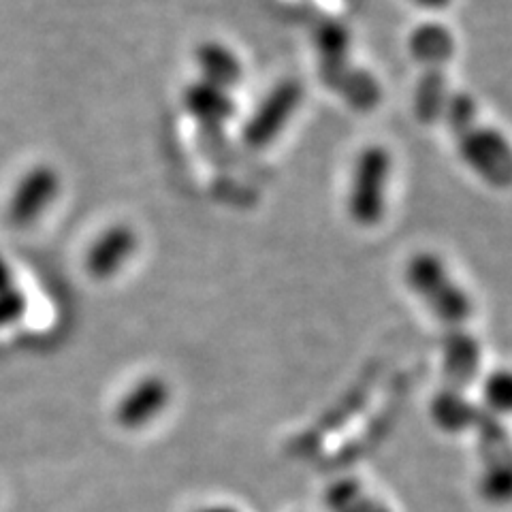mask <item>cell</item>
I'll return each instance as SVG.
<instances>
[{"label": "cell", "instance_id": "3", "mask_svg": "<svg viewBox=\"0 0 512 512\" xmlns=\"http://www.w3.org/2000/svg\"><path fill=\"white\" fill-rule=\"evenodd\" d=\"M393 180V154L380 143H370L357 152L350 169L346 214L359 229H376L389 210Z\"/></svg>", "mask_w": 512, "mask_h": 512}, {"label": "cell", "instance_id": "6", "mask_svg": "<svg viewBox=\"0 0 512 512\" xmlns=\"http://www.w3.org/2000/svg\"><path fill=\"white\" fill-rule=\"evenodd\" d=\"M303 99V88L295 79H286L271 90L254 111L244 128V141L250 148L259 150L269 146L295 116Z\"/></svg>", "mask_w": 512, "mask_h": 512}, {"label": "cell", "instance_id": "5", "mask_svg": "<svg viewBox=\"0 0 512 512\" xmlns=\"http://www.w3.org/2000/svg\"><path fill=\"white\" fill-rule=\"evenodd\" d=\"M171 406V384L150 374L135 380L114 406V421L126 431H139L156 423Z\"/></svg>", "mask_w": 512, "mask_h": 512}, {"label": "cell", "instance_id": "10", "mask_svg": "<svg viewBox=\"0 0 512 512\" xmlns=\"http://www.w3.org/2000/svg\"><path fill=\"white\" fill-rule=\"evenodd\" d=\"M451 94L453 92L448 90L446 67H423V75L414 92L416 118L429 126L442 122L444 109L448 99H451Z\"/></svg>", "mask_w": 512, "mask_h": 512}, {"label": "cell", "instance_id": "12", "mask_svg": "<svg viewBox=\"0 0 512 512\" xmlns=\"http://www.w3.org/2000/svg\"><path fill=\"white\" fill-rule=\"evenodd\" d=\"M28 312V299L22 288L15 284L0 291V329L18 325Z\"/></svg>", "mask_w": 512, "mask_h": 512}, {"label": "cell", "instance_id": "1", "mask_svg": "<svg viewBox=\"0 0 512 512\" xmlns=\"http://www.w3.org/2000/svg\"><path fill=\"white\" fill-rule=\"evenodd\" d=\"M442 122L459 158L476 178L500 190L512 188V143L498 126L483 120L472 94L453 92Z\"/></svg>", "mask_w": 512, "mask_h": 512}, {"label": "cell", "instance_id": "4", "mask_svg": "<svg viewBox=\"0 0 512 512\" xmlns=\"http://www.w3.org/2000/svg\"><path fill=\"white\" fill-rule=\"evenodd\" d=\"M62 188L60 173L52 165L30 167L15 182L7 201V220L15 229H28L56 203Z\"/></svg>", "mask_w": 512, "mask_h": 512}, {"label": "cell", "instance_id": "14", "mask_svg": "<svg viewBox=\"0 0 512 512\" xmlns=\"http://www.w3.org/2000/svg\"><path fill=\"white\" fill-rule=\"evenodd\" d=\"M15 286V274H13V267L7 261V256L0 252V291H5V288Z\"/></svg>", "mask_w": 512, "mask_h": 512}, {"label": "cell", "instance_id": "7", "mask_svg": "<svg viewBox=\"0 0 512 512\" xmlns=\"http://www.w3.org/2000/svg\"><path fill=\"white\" fill-rule=\"evenodd\" d=\"M137 233L128 224H114L94 237L86 250V274L96 282L114 280L137 252Z\"/></svg>", "mask_w": 512, "mask_h": 512}, {"label": "cell", "instance_id": "15", "mask_svg": "<svg viewBox=\"0 0 512 512\" xmlns=\"http://www.w3.org/2000/svg\"><path fill=\"white\" fill-rule=\"evenodd\" d=\"M195 512H242L237 506L227 504V502H212V504H203Z\"/></svg>", "mask_w": 512, "mask_h": 512}, {"label": "cell", "instance_id": "2", "mask_svg": "<svg viewBox=\"0 0 512 512\" xmlns=\"http://www.w3.org/2000/svg\"><path fill=\"white\" fill-rule=\"evenodd\" d=\"M408 291L423 306L448 325H461L472 316L474 306L466 288L455 278L440 254L431 250L414 252L404 265Z\"/></svg>", "mask_w": 512, "mask_h": 512}, {"label": "cell", "instance_id": "13", "mask_svg": "<svg viewBox=\"0 0 512 512\" xmlns=\"http://www.w3.org/2000/svg\"><path fill=\"white\" fill-rule=\"evenodd\" d=\"M348 30L340 24H325V28L320 30L318 35V50L320 56L327 60H340L348 52Z\"/></svg>", "mask_w": 512, "mask_h": 512}, {"label": "cell", "instance_id": "9", "mask_svg": "<svg viewBox=\"0 0 512 512\" xmlns=\"http://www.w3.org/2000/svg\"><path fill=\"white\" fill-rule=\"evenodd\" d=\"M197 64L201 69L199 79L207 84L231 90L242 82V62L227 45L216 41L203 43L197 50Z\"/></svg>", "mask_w": 512, "mask_h": 512}, {"label": "cell", "instance_id": "8", "mask_svg": "<svg viewBox=\"0 0 512 512\" xmlns=\"http://www.w3.org/2000/svg\"><path fill=\"white\" fill-rule=\"evenodd\" d=\"M182 103L188 114L205 126H220L227 122L235 111V103L229 90L207 84L203 79H197V82H192L184 90Z\"/></svg>", "mask_w": 512, "mask_h": 512}, {"label": "cell", "instance_id": "11", "mask_svg": "<svg viewBox=\"0 0 512 512\" xmlns=\"http://www.w3.org/2000/svg\"><path fill=\"white\" fill-rule=\"evenodd\" d=\"M410 52L421 67H446L455 52V39L440 22H425L412 32Z\"/></svg>", "mask_w": 512, "mask_h": 512}]
</instances>
